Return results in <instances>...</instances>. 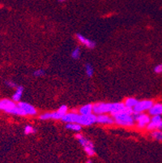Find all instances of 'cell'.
Instances as JSON below:
<instances>
[{
    "label": "cell",
    "instance_id": "83f0119b",
    "mask_svg": "<svg viewBox=\"0 0 162 163\" xmlns=\"http://www.w3.org/2000/svg\"><path fill=\"white\" fill-rule=\"evenodd\" d=\"M58 1H60V2H64V1H66V0H58Z\"/></svg>",
    "mask_w": 162,
    "mask_h": 163
},
{
    "label": "cell",
    "instance_id": "7402d4cb",
    "mask_svg": "<svg viewBox=\"0 0 162 163\" xmlns=\"http://www.w3.org/2000/svg\"><path fill=\"white\" fill-rule=\"evenodd\" d=\"M80 57V49L79 47H77L75 49H74L72 52V58L73 59H78Z\"/></svg>",
    "mask_w": 162,
    "mask_h": 163
},
{
    "label": "cell",
    "instance_id": "603a6c76",
    "mask_svg": "<svg viewBox=\"0 0 162 163\" xmlns=\"http://www.w3.org/2000/svg\"><path fill=\"white\" fill-rule=\"evenodd\" d=\"M45 75H46V72L43 69H37L33 72V76L36 77L44 76Z\"/></svg>",
    "mask_w": 162,
    "mask_h": 163
},
{
    "label": "cell",
    "instance_id": "6da1fadb",
    "mask_svg": "<svg viewBox=\"0 0 162 163\" xmlns=\"http://www.w3.org/2000/svg\"><path fill=\"white\" fill-rule=\"evenodd\" d=\"M133 109L126 107L124 110L119 112L113 115V119L116 124L123 127H132L134 124V119L133 117Z\"/></svg>",
    "mask_w": 162,
    "mask_h": 163
},
{
    "label": "cell",
    "instance_id": "4fadbf2b",
    "mask_svg": "<svg viewBox=\"0 0 162 163\" xmlns=\"http://www.w3.org/2000/svg\"><path fill=\"white\" fill-rule=\"evenodd\" d=\"M97 123L100 124L109 125V124H113L114 123V119L108 114H99V115H97Z\"/></svg>",
    "mask_w": 162,
    "mask_h": 163
},
{
    "label": "cell",
    "instance_id": "484cf974",
    "mask_svg": "<svg viewBox=\"0 0 162 163\" xmlns=\"http://www.w3.org/2000/svg\"><path fill=\"white\" fill-rule=\"evenodd\" d=\"M154 72L157 74H160L162 73V63L160 64H158L157 66H156L155 68H154Z\"/></svg>",
    "mask_w": 162,
    "mask_h": 163
},
{
    "label": "cell",
    "instance_id": "d6986e66",
    "mask_svg": "<svg viewBox=\"0 0 162 163\" xmlns=\"http://www.w3.org/2000/svg\"><path fill=\"white\" fill-rule=\"evenodd\" d=\"M152 137L156 140L162 141V130L153 131L152 132Z\"/></svg>",
    "mask_w": 162,
    "mask_h": 163
},
{
    "label": "cell",
    "instance_id": "8992f818",
    "mask_svg": "<svg viewBox=\"0 0 162 163\" xmlns=\"http://www.w3.org/2000/svg\"><path fill=\"white\" fill-rule=\"evenodd\" d=\"M154 103L152 100H142L139 101L136 106L133 109V111L135 113H144V111L149 110L153 107Z\"/></svg>",
    "mask_w": 162,
    "mask_h": 163
},
{
    "label": "cell",
    "instance_id": "30bf717a",
    "mask_svg": "<svg viewBox=\"0 0 162 163\" xmlns=\"http://www.w3.org/2000/svg\"><path fill=\"white\" fill-rule=\"evenodd\" d=\"M67 113H68V108L67 106H61L57 111L51 112V119H62Z\"/></svg>",
    "mask_w": 162,
    "mask_h": 163
},
{
    "label": "cell",
    "instance_id": "8fae6325",
    "mask_svg": "<svg viewBox=\"0 0 162 163\" xmlns=\"http://www.w3.org/2000/svg\"><path fill=\"white\" fill-rule=\"evenodd\" d=\"M77 39L79 40V42H80L81 44L85 46L88 49H94L96 47V43L95 42H93L92 40L88 39L87 37H85L84 36H83L82 34H79V33H77L76 34Z\"/></svg>",
    "mask_w": 162,
    "mask_h": 163
},
{
    "label": "cell",
    "instance_id": "9a60e30c",
    "mask_svg": "<svg viewBox=\"0 0 162 163\" xmlns=\"http://www.w3.org/2000/svg\"><path fill=\"white\" fill-rule=\"evenodd\" d=\"M79 114L82 115H88V114H93V105L87 104L81 106L79 109Z\"/></svg>",
    "mask_w": 162,
    "mask_h": 163
},
{
    "label": "cell",
    "instance_id": "ac0fdd59",
    "mask_svg": "<svg viewBox=\"0 0 162 163\" xmlns=\"http://www.w3.org/2000/svg\"><path fill=\"white\" fill-rule=\"evenodd\" d=\"M66 128L69 130L74 131V132H79L82 129V126L78 123H69L67 124Z\"/></svg>",
    "mask_w": 162,
    "mask_h": 163
},
{
    "label": "cell",
    "instance_id": "277c9868",
    "mask_svg": "<svg viewBox=\"0 0 162 163\" xmlns=\"http://www.w3.org/2000/svg\"><path fill=\"white\" fill-rule=\"evenodd\" d=\"M17 106H18L17 104H16L13 100H10L7 98L0 100V109L8 114H16Z\"/></svg>",
    "mask_w": 162,
    "mask_h": 163
},
{
    "label": "cell",
    "instance_id": "52a82bcc",
    "mask_svg": "<svg viewBox=\"0 0 162 163\" xmlns=\"http://www.w3.org/2000/svg\"><path fill=\"white\" fill-rule=\"evenodd\" d=\"M95 123H97V115L95 114H88V115L79 114L78 124H80L81 126H91Z\"/></svg>",
    "mask_w": 162,
    "mask_h": 163
},
{
    "label": "cell",
    "instance_id": "7c38bea8",
    "mask_svg": "<svg viewBox=\"0 0 162 163\" xmlns=\"http://www.w3.org/2000/svg\"><path fill=\"white\" fill-rule=\"evenodd\" d=\"M79 114H77L75 112H69L65 114L63 117V119H61L62 121L66 123V124H69V123H78L79 120Z\"/></svg>",
    "mask_w": 162,
    "mask_h": 163
},
{
    "label": "cell",
    "instance_id": "e0dca14e",
    "mask_svg": "<svg viewBox=\"0 0 162 163\" xmlns=\"http://www.w3.org/2000/svg\"><path fill=\"white\" fill-rule=\"evenodd\" d=\"M139 101L134 98H127L124 102V105L126 107L130 108V109H134V107L136 106Z\"/></svg>",
    "mask_w": 162,
    "mask_h": 163
},
{
    "label": "cell",
    "instance_id": "ffe728a7",
    "mask_svg": "<svg viewBox=\"0 0 162 163\" xmlns=\"http://www.w3.org/2000/svg\"><path fill=\"white\" fill-rule=\"evenodd\" d=\"M85 72L88 77H91L93 76L94 70H93V66L91 65L90 63H87L85 65Z\"/></svg>",
    "mask_w": 162,
    "mask_h": 163
},
{
    "label": "cell",
    "instance_id": "5b68a950",
    "mask_svg": "<svg viewBox=\"0 0 162 163\" xmlns=\"http://www.w3.org/2000/svg\"><path fill=\"white\" fill-rule=\"evenodd\" d=\"M134 121L137 123V127L139 128H147L151 121V117L145 113H133Z\"/></svg>",
    "mask_w": 162,
    "mask_h": 163
},
{
    "label": "cell",
    "instance_id": "2e32d148",
    "mask_svg": "<svg viewBox=\"0 0 162 163\" xmlns=\"http://www.w3.org/2000/svg\"><path fill=\"white\" fill-rule=\"evenodd\" d=\"M24 93V87L22 86H18L16 88V90L15 92V93L12 96V100L14 101L15 102H20L22 95Z\"/></svg>",
    "mask_w": 162,
    "mask_h": 163
},
{
    "label": "cell",
    "instance_id": "ba28073f",
    "mask_svg": "<svg viewBox=\"0 0 162 163\" xmlns=\"http://www.w3.org/2000/svg\"><path fill=\"white\" fill-rule=\"evenodd\" d=\"M148 130L156 131L162 129V117L161 115H154L151 118L150 123L148 124Z\"/></svg>",
    "mask_w": 162,
    "mask_h": 163
},
{
    "label": "cell",
    "instance_id": "4316f807",
    "mask_svg": "<svg viewBox=\"0 0 162 163\" xmlns=\"http://www.w3.org/2000/svg\"><path fill=\"white\" fill-rule=\"evenodd\" d=\"M86 163H93V162L92 161H91V160H88V161H86Z\"/></svg>",
    "mask_w": 162,
    "mask_h": 163
},
{
    "label": "cell",
    "instance_id": "3957f363",
    "mask_svg": "<svg viewBox=\"0 0 162 163\" xmlns=\"http://www.w3.org/2000/svg\"><path fill=\"white\" fill-rule=\"evenodd\" d=\"M113 109V103L98 102L93 105V114L96 115L103 114H111Z\"/></svg>",
    "mask_w": 162,
    "mask_h": 163
},
{
    "label": "cell",
    "instance_id": "44dd1931",
    "mask_svg": "<svg viewBox=\"0 0 162 163\" xmlns=\"http://www.w3.org/2000/svg\"><path fill=\"white\" fill-rule=\"evenodd\" d=\"M37 131L31 125H27L25 126L24 129V132L25 135H31V134H34Z\"/></svg>",
    "mask_w": 162,
    "mask_h": 163
},
{
    "label": "cell",
    "instance_id": "d4e9b609",
    "mask_svg": "<svg viewBox=\"0 0 162 163\" xmlns=\"http://www.w3.org/2000/svg\"><path fill=\"white\" fill-rule=\"evenodd\" d=\"M40 119H42V120H49V119H51V113L46 112V113L42 114L40 115Z\"/></svg>",
    "mask_w": 162,
    "mask_h": 163
},
{
    "label": "cell",
    "instance_id": "9c48e42d",
    "mask_svg": "<svg viewBox=\"0 0 162 163\" xmlns=\"http://www.w3.org/2000/svg\"><path fill=\"white\" fill-rule=\"evenodd\" d=\"M17 105L19 106V107L20 108L24 111L25 115H36L37 114V109L33 106L30 105L27 102H20L17 103Z\"/></svg>",
    "mask_w": 162,
    "mask_h": 163
},
{
    "label": "cell",
    "instance_id": "cb8c5ba5",
    "mask_svg": "<svg viewBox=\"0 0 162 163\" xmlns=\"http://www.w3.org/2000/svg\"><path fill=\"white\" fill-rule=\"evenodd\" d=\"M5 84L7 85V87H9V88H12V89H16L18 85L16 84V82L12 81V80H7V81L5 82Z\"/></svg>",
    "mask_w": 162,
    "mask_h": 163
},
{
    "label": "cell",
    "instance_id": "5bb4252c",
    "mask_svg": "<svg viewBox=\"0 0 162 163\" xmlns=\"http://www.w3.org/2000/svg\"><path fill=\"white\" fill-rule=\"evenodd\" d=\"M149 114L152 116L154 115H162V104L161 103H156L153 106V107L151 108L149 110Z\"/></svg>",
    "mask_w": 162,
    "mask_h": 163
},
{
    "label": "cell",
    "instance_id": "7a4b0ae2",
    "mask_svg": "<svg viewBox=\"0 0 162 163\" xmlns=\"http://www.w3.org/2000/svg\"><path fill=\"white\" fill-rule=\"evenodd\" d=\"M75 138L78 140V142L79 143V145L83 148V150L85 152V154L88 155V157H93L96 154V150L94 148V145L93 144L92 141L84 137L83 135L81 134H77L75 135Z\"/></svg>",
    "mask_w": 162,
    "mask_h": 163
}]
</instances>
